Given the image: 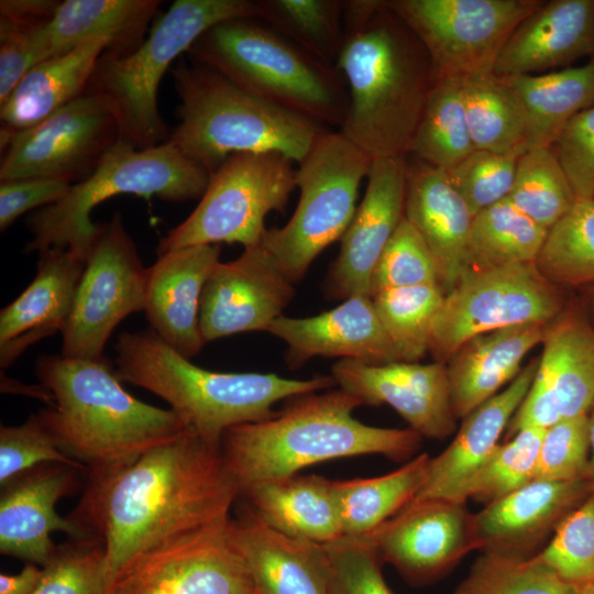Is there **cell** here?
<instances>
[{"mask_svg":"<svg viewBox=\"0 0 594 594\" xmlns=\"http://www.w3.org/2000/svg\"><path fill=\"white\" fill-rule=\"evenodd\" d=\"M239 496L221 449L187 428L129 465L88 473L69 517L102 543L111 580L170 539L228 522Z\"/></svg>","mask_w":594,"mask_h":594,"instance_id":"obj_1","label":"cell"},{"mask_svg":"<svg viewBox=\"0 0 594 594\" xmlns=\"http://www.w3.org/2000/svg\"><path fill=\"white\" fill-rule=\"evenodd\" d=\"M336 68L349 108L340 132L372 160L406 156L433 85L429 55L385 0L343 1Z\"/></svg>","mask_w":594,"mask_h":594,"instance_id":"obj_2","label":"cell"},{"mask_svg":"<svg viewBox=\"0 0 594 594\" xmlns=\"http://www.w3.org/2000/svg\"><path fill=\"white\" fill-rule=\"evenodd\" d=\"M35 375L52 396L36 415L58 447L88 473L129 465L188 427L170 408L128 393L111 363L41 355Z\"/></svg>","mask_w":594,"mask_h":594,"instance_id":"obj_3","label":"cell"},{"mask_svg":"<svg viewBox=\"0 0 594 594\" xmlns=\"http://www.w3.org/2000/svg\"><path fill=\"white\" fill-rule=\"evenodd\" d=\"M361 405L342 388L312 392L293 397L271 418L227 430L220 449L240 490L333 459L382 454L402 462L414 458L422 437L410 428L361 422L353 416Z\"/></svg>","mask_w":594,"mask_h":594,"instance_id":"obj_4","label":"cell"},{"mask_svg":"<svg viewBox=\"0 0 594 594\" xmlns=\"http://www.w3.org/2000/svg\"><path fill=\"white\" fill-rule=\"evenodd\" d=\"M114 352L121 381L164 399L189 429L218 448L230 428L273 417L277 402L337 385L331 374L292 380L274 373L205 370L167 345L151 329L120 333Z\"/></svg>","mask_w":594,"mask_h":594,"instance_id":"obj_5","label":"cell"},{"mask_svg":"<svg viewBox=\"0 0 594 594\" xmlns=\"http://www.w3.org/2000/svg\"><path fill=\"white\" fill-rule=\"evenodd\" d=\"M169 72L179 123L166 142L210 174L241 152H278L298 164L328 131L188 57L178 58Z\"/></svg>","mask_w":594,"mask_h":594,"instance_id":"obj_6","label":"cell"},{"mask_svg":"<svg viewBox=\"0 0 594 594\" xmlns=\"http://www.w3.org/2000/svg\"><path fill=\"white\" fill-rule=\"evenodd\" d=\"M250 94L321 127L341 128L349 108L344 77L256 18L208 29L185 54Z\"/></svg>","mask_w":594,"mask_h":594,"instance_id":"obj_7","label":"cell"},{"mask_svg":"<svg viewBox=\"0 0 594 594\" xmlns=\"http://www.w3.org/2000/svg\"><path fill=\"white\" fill-rule=\"evenodd\" d=\"M257 15V2L252 0H176L134 51L124 56L102 53L85 94L106 102L120 141L138 150L161 145L169 132L158 111L157 91L173 62L215 24Z\"/></svg>","mask_w":594,"mask_h":594,"instance_id":"obj_8","label":"cell"},{"mask_svg":"<svg viewBox=\"0 0 594 594\" xmlns=\"http://www.w3.org/2000/svg\"><path fill=\"white\" fill-rule=\"evenodd\" d=\"M209 178V170L170 143L138 150L119 140L87 179L26 218L32 239L24 252L65 248L86 260L98 228L90 212L100 202L121 194L172 202L200 199Z\"/></svg>","mask_w":594,"mask_h":594,"instance_id":"obj_9","label":"cell"},{"mask_svg":"<svg viewBox=\"0 0 594 594\" xmlns=\"http://www.w3.org/2000/svg\"><path fill=\"white\" fill-rule=\"evenodd\" d=\"M372 161L340 131H326L298 163V205L283 228L267 229L261 243L293 284L302 279L328 245L343 237Z\"/></svg>","mask_w":594,"mask_h":594,"instance_id":"obj_10","label":"cell"},{"mask_svg":"<svg viewBox=\"0 0 594 594\" xmlns=\"http://www.w3.org/2000/svg\"><path fill=\"white\" fill-rule=\"evenodd\" d=\"M295 162L278 152L230 155L213 173L195 210L161 239L157 253L195 245L256 246L265 218L283 211L296 187Z\"/></svg>","mask_w":594,"mask_h":594,"instance_id":"obj_11","label":"cell"},{"mask_svg":"<svg viewBox=\"0 0 594 594\" xmlns=\"http://www.w3.org/2000/svg\"><path fill=\"white\" fill-rule=\"evenodd\" d=\"M565 308L559 287L535 263L470 270L444 296L429 351L446 363L475 336L525 323L548 324Z\"/></svg>","mask_w":594,"mask_h":594,"instance_id":"obj_12","label":"cell"},{"mask_svg":"<svg viewBox=\"0 0 594 594\" xmlns=\"http://www.w3.org/2000/svg\"><path fill=\"white\" fill-rule=\"evenodd\" d=\"M540 0H389L426 48L433 81L492 73L514 29Z\"/></svg>","mask_w":594,"mask_h":594,"instance_id":"obj_13","label":"cell"},{"mask_svg":"<svg viewBox=\"0 0 594 594\" xmlns=\"http://www.w3.org/2000/svg\"><path fill=\"white\" fill-rule=\"evenodd\" d=\"M146 268L122 216L98 224L85 260L69 320L62 332V355L100 360L116 327L144 310Z\"/></svg>","mask_w":594,"mask_h":594,"instance_id":"obj_14","label":"cell"},{"mask_svg":"<svg viewBox=\"0 0 594 594\" xmlns=\"http://www.w3.org/2000/svg\"><path fill=\"white\" fill-rule=\"evenodd\" d=\"M0 135V182L51 178L69 185L87 179L120 140L112 112L89 94L33 127Z\"/></svg>","mask_w":594,"mask_h":594,"instance_id":"obj_15","label":"cell"},{"mask_svg":"<svg viewBox=\"0 0 594 594\" xmlns=\"http://www.w3.org/2000/svg\"><path fill=\"white\" fill-rule=\"evenodd\" d=\"M228 522L140 554L111 578L108 594H258Z\"/></svg>","mask_w":594,"mask_h":594,"instance_id":"obj_16","label":"cell"},{"mask_svg":"<svg viewBox=\"0 0 594 594\" xmlns=\"http://www.w3.org/2000/svg\"><path fill=\"white\" fill-rule=\"evenodd\" d=\"M366 537L382 562L414 587L440 581L479 550L475 514L450 498L414 499Z\"/></svg>","mask_w":594,"mask_h":594,"instance_id":"obj_17","label":"cell"},{"mask_svg":"<svg viewBox=\"0 0 594 594\" xmlns=\"http://www.w3.org/2000/svg\"><path fill=\"white\" fill-rule=\"evenodd\" d=\"M295 295L271 253L245 248L235 260L219 262L201 295L199 329L205 343L250 331H267Z\"/></svg>","mask_w":594,"mask_h":594,"instance_id":"obj_18","label":"cell"},{"mask_svg":"<svg viewBox=\"0 0 594 594\" xmlns=\"http://www.w3.org/2000/svg\"><path fill=\"white\" fill-rule=\"evenodd\" d=\"M331 375L339 388L363 405H389L422 438L443 440L457 429L444 362L370 364L341 359Z\"/></svg>","mask_w":594,"mask_h":594,"instance_id":"obj_19","label":"cell"},{"mask_svg":"<svg viewBox=\"0 0 594 594\" xmlns=\"http://www.w3.org/2000/svg\"><path fill=\"white\" fill-rule=\"evenodd\" d=\"M407 155L375 158L361 204L327 276L332 299L371 296L374 268L404 218Z\"/></svg>","mask_w":594,"mask_h":594,"instance_id":"obj_20","label":"cell"},{"mask_svg":"<svg viewBox=\"0 0 594 594\" xmlns=\"http://www.w3.org/2000/svg\"><path fill=\"white\" fill-rule=\"evenodd\" d=\"M77 468L63 463H44L14 476L1 485L0 552L43 568L57 544L53 531L70 538L89 537L68 516L62 517L55 506L78 487Z\"/></svg>","mask_w":594,"mask_h":594,"instance_id":"obj_21","label":"cell"},{"mask_svg":"<svg viewBox=\"0 0 594 594\" xmlns=\"http://www.w3.org/2000/svg\"><path fill=\"white\" fill-rule=\"evenodd\" d=\"M587 480H534L475 514L479 550L530 559L563 518L590 495Z\"/></svg>","mask_w":594,"mask_h":594,"instance_id":"obj_22","label":"cell"},{"mask_svg":"<svg viewBox=\"0 0 594 594\" xmlns=\"http://www.w3.org/2000/svg\"><path fill=\"white\" fill-rule=\"evenodd\" d=\"M219 256V244L187 246L158 255L146 268L143 311L150 329L189 360L205 344L199 329L200 300Z\"/></svg>","mask_w":594,"mask_h":594,"instance_id":"obj_23","label":"cell"},{"mask_svg":"<svg viewBox=\"0 0 594 594\" xmlns=\"http://www.w3.org/2000/svg\"><path fill=\"white\" fill-rule=\"evenodd\" d=\"M267 332L287 344L286 362L292 369L318 355L370 364L399 361L371 296L348 298L333 309L312 317L280 316L272 322Z\"/></svg>","mask_w":594,"mask_h":594,"instance_id":"obj_24","label":"cell"},{"mask_svg":"<svg viewBox=\"0 0 594 594\" xmlns=\"http://www.w3.org/2000/svg\"><path fill=\"white\" fill-rule=\"evenodd\" d=\"M227 534L258 594H328L326 546L286 535L249 507L230 517Z\"/></svg>","mask_w":594,"mask_h":594,"instance_id":"obj_25","label":"cell"},{"mask_svg":"<svg viewBox=\"0 0 594 594\" xmlns=\"http://www.w3.org/2000/svg\"><path fill=\"white\" fill-rule=\"evenodd\" d=\"M594 57V0H551L525 18L501 48L493 73L543 74Z\"/></svg>","mask_w":594,"mask_h":594,"instance_id":"obj_26","label":"cell"},{"mask_svg":"<svg viewBox=\"0 0 594 594\" xmlns=\"http://www.w3.org/2000/svg\"><path fill=\"white\" fill-rule=\"evenodd\" d=\"M404 217L428 245L447 295L469 271L473 216L444 169L415 156L407 160Z\"/></svg>","mask_w":594,"mask_h":594,"instance_id":"obj_27","label":"cell"},{"mask_svg":"<svg viewBox=\"0 0 594 594\" xmlns=\"http://www.w3.org/2000/svg\"><path fill=\"white\" fill-rule=\"evenodd\" d=\"M85 260L69 249L38 252L30 285L0 311V366L9 367L35 342L63 332L73 311Z\"/></svg>","mask_w":594,"mask_h":594,"instance_id":"obj_28","label":"cell"},{"mask_svg":"<svg viewBox=\"0 0 594 594\" xmlns=\"http://www.w3.org/2000/svg\"><path fill=\"white\" fill-rule=\"evenodd\" d=\"M539 364L531 360L499 393L466 415L440 454L430 458L426 481L415 499H457L466 480L499 444L502 433L525 398Z\"/></svg>","mask_w":594,"mask_h":594,"instance_id":"obj_29","label":"cell"},{"mask_svg":"<svg viewBox=\"0 0 594 594\" xmlns=\"http://www.w3.org/2000/svg\"><path fill=\"white\" fill-rule=\"evenodd\" d=\"M546 327L525 323L475 336L446 361L458 419L499 393L519 374L527 353L542 342Z\"/></svg>","mask_w":594,"mask_h":594,"instance_id":"obj_30","label":"cell"},{"mask_svg":"<svg viewBox=\"0 0 594 594\" xmlns=\"http://www.w3.org/2000/svg\"><path fill=\"white\" fill-rule=\"evenodd\" d=\"M261 520L295 538L330 543L343 536L332 481L316 474L265 480L240 490Z\"/></svg>","mask_w":594,"mask_h":594,"instance_id":"obj_31","label":"cell"},{"mask_svg":"<svg viewBox=\"0 0 594 594\" xmlns=\"http://www.w3.org/2000/svg\"><path fill=\"white\" fill-rule=\"evenodd\" d=\"M109 42L89 40L34 66L0 105L1 131L13 133L37 124L82 96Z\"/></svg>","mask_w":594,"mask_h":594,"instance_id":"obj_32","label":"cell"},{"mask_svg":"<svg viewBox=\"0 0 594 594\" xmlns=\"http://www.w3.org/2000/svg\"><path fill=\"white\" fill-rule=\"evenodd\" d=\"M160 0H65L47 24L51 55L64 54L96 38L109 42L105 52L124 56L144 40Z\"/></svg>","mask_w":594,"mask_h":594,"instance_id":"obj_33","label":"cell"},{"mask_svg":"<svg viewBox=\"0 0 594 594\" xmlns=\"http://www.w3.org/2000/svg\"><path fill=\"white\" fill-rule=\"evenodd\" d=\"M537 374L563 418L587 415L594 405V326L565 308L546 327Z\"/></svg>","mask_w":594,"mask_h":594,"instance_id":"obj_34","label":"cell"},{"mask_svg":"<svg viewBox=\"0 0 594 594\" xmlns=\"http://www.w3.org/2000/svg\"><path fill=\"white\" fill-rule=\"evenodd\" d=\"M526 122V151L551 146L564 125L594 106V57L581 66L504 77Z\"/></svg>","mask_w":594,"mask_h":594,"instance_id":"obj_35","label":"cell"},{"mask_svg":"<svg viewBox=\"0 0 594 594\" xmlns=\"http://www.w3.org/2000/svg\"><path fill=\"white\" fill-rule=\"evenodd\" d=\"M430 458L424 452L381 476L332 481L343 536H366L414 501Z\"/></svg>","mask_w":594,"mask_h":594,"instance_id":"obj_36","label":"cell"},{"mask_svg":"<svg viewBox=\"0 0 594 594\" xmlns=\"http://www.w3.org/2000/svg\"><path fill=\"white\" fill-rule=\"evenodd\" d=\"M462 80L465 118L475 150L526 152L525 114L504 77L477 74Z\"/></svg>","mask_w":594,"mask_h":594,"instance_id":"obj_37","label":"cell"},{"mask_svg":"<svg viewBox=\"0 0 594 594\" xmlns=\"http://www.w3.org/2000/svg\"><path fill=\"white\" fill-rule=\"evenodd\" d=\"M547 234V229L503 199L473 217L469 271L535 263Z\"/></svg>","mask_w":594,"mask_h":594,"instance_id":"obj_38","label":"cell"},{"mask_svg":"<svg viewBox=\"0 0 594 594\" xmlns=\"http://www.w3.org/2000/svg\"><path fill=\"white\" fill-rule=\"evenodd\" d=\"M474 150L465 118L462 80H435L409 154L448 170Z\"/></svg>","mask_w":594,"mask_h":594,"instance_id":"obj_39","label":"cell"},{"mask_svg":"<svg viewBox=\"0 0 594 594\" xmlns=\"http://www.w3.org/2000/svg\"><path fill=\"white\" fill-rule=\"evenodd\" d=\"M257 19L317 58L336 66L343 38V1L257 0Z\"/></svg>","mask_w":594,"mask_h":594,"instance_id":"obj_40","label":"cell"},{"mask_svg":"<svg viewBox=\"0 0 594 594\" xmlns=\"http://www.w3.org/2000/svg\"><path fill=\"white\" fill-rule=\"evenodd\" d=\"M556 286L594 284V199H576L548 231L535 262Z\"/></svg>","mask_w":594,"mask_h":594,"instance_id":"obj_41","label":"cell"},{"mask_svg":"<svg viewBox=\"0 0 594 594\" xmlns=\"http://www.w3.org/2000/svg\"><path fill=\"white\" fill-rule=\"evenodd\" d=\"M444 296L438 285L384 289L371 295L399 361L418 362L429 351L432 323Z\"/></svg>","mask_w":594,"mask_h":594,"instance_id":"obj_42","label":"cell"},{"mask_svg":"<svg viewBox=\"0 0 594 594\" xmlns=\"http://www.w3.org/2000/svg\"><path fill=\"white\" fill-rule=\"evenodd\" d=\"M507 199L548 231L571 209L576 197L552 146L520 155Z\"/></svg>","mask_w":594,"mask_h":594,"instance_id":"obj_43","label":"cell"},{"mask_svg":"<svg viewBox=\"0 0 594 594\" xmlns=\"http://www.w3.org/2000/svg\"><path fill=\"white\" fill-rule=\"evenodd\" d=\"M543 432L527 428L499 443L466 480L457 501L472 498L486 506L534 481Z\"/></svg>","mask_w":594,"mask_h":594,"instance_id":"obj_44","label":"cell"},{"mask_svg":"<svg viewBox=\"0 0 594 594\" xmlns=\"http://www.w3.org/2000/svg\"><path fill=\"white\" fill-rule=\"evenodd\" d=\"M554 571L530 559L482 553L451 594H579Z\"/></svg>","mask_w":594,"mask_h":594,"instance_id":"obj_45","label":"cell"},{"mask_svg":"<svg viewBox=\"0 0 594 594\" xmlns=\"http://www.w3.org/2000/svg\"><path fill=\"white\" fill-rule=\"evenodd\" d=\"M534 558L578 590L594 585V493L563 518Z\"/></svg>","mask_w":594,"mask_h":594,"instance_id":"obj_46","label":"cell"},{"mask_svg":"<svg viewBox=\"0 0 594 594\" xmlns=\"http://www.w3.org/2000/svg\"><path fill=\"white\" fill-rule=\"evenodd\" d=\"M33 594H108L110 575L102 543L94 537L57 544Z\"/></svg>","mask_w":594,"mask_h":594,"instance_id":"obj_47","label":"cell"},{"mask_svg":"<svg viewBox=\"0 0 594 594\" xmlns=\"http://www.w3.org/2000/svg\"><path fill=\"white\" fill-rule=\"evenodd\" d=\"M524 153L474 150L454 167L446 170L473 217L508 197L518 158Z\"/></svg>","mask_w":594,"mask_h":594,"instance_id":"obj_48","label":"cell"},{"mask_svg":"<svg viewBox=\"0 0 594 594\" xmlns=\"http://www.w3.org/2000/svg\"><path fill=\"white\" fill-rule=\"evenodd\" d=\"M421 285H438L436 263L422 237L404 217L374 268L371 295Z\"/></svg>","mask_w":594,"mask_h":594,"instance_id":"obj_49","label":"cell"},{"mask_svg":"<svg viewBox=\"0 0 594 594\" xmlns=\"http://www.w3.org/2000/svg\"><path fill=\"white\" fill-rule=\"evenodd\" d=\"M590 475L587 415L563 418L543 432L534 480L574 481Z\"/></svg>","mask_w":594,"mask_h":594,"instance_id":"obj_50","label":"cell"},{"mask_svg":"<svg viewBox=\"0 0 594 594\" xmlns=\"http://www.w3.org/2000/svg\"><path fill=\"white\" fill-rule=\"evenodd\" d=\"M324 546L328 594H394L382 572L384 563L366 536H342Z\"/></svg>","mask_w":594,"mask_h":594,"instance_id":"obj_51","label":"cell"},{"mask_svg":"<svg viewBox=\"0 0 594 594\" xmlns=\"http://www.w3.org/2000/svg\"><path fill=\"white\" fill-rule=\"evenodd\" d=\"M44 463H63L88 472L58 447L36 415L19 426L0 428V485Z\"/></svg>","mask_w":594,"mask_h":594,"instance_id":"obj_52","label":"cell"},{"mask_svg":"<svg viewBox=\"0 0 594 594\" xmlns=\"http://www.w3.org/2000/svg\"><path fill=\"white\" fill-rule=\"evenodd\" d=\"M48 23L20 24L0 20V105L34 66L52 57Z\"/></svg>","mask_w":594,"mask_h":594,"instance_id":"obj_53","label":"cell"},{"mask_svg":"<svg viewBox=\"0 0 594 594\" xmlns=\"http://www.w3.org/2000/svg\"><path fill=\"white\" fill-rule=\"evenodd\" d=\"M551 146L576 199H594V106L574 116Z\"/></svg>","mask_w":594,"mask_h":594,"instance_id":"obj_54","label":"cell"},{"mask_svg":"<svg viewBox=\"0 0 594 594\" xmlns=\"http://www.w3.org/2000/svg\"><path fill=\"white\" fill-rule=\"evenodd\" d=\"M72 185L51 178L0 182V229L7 230L21 215L59 201Z\"/></svg>","mask_w":594,"mask_h":594,"instance_id":"obj_55","label":"cell"},{"mask_svg":"<svg viewBox=\"0 0 594 594\" xmlns=\"http://www.w3.org/2000/svg\"><path fill=\"white\" fill-rule=\"evenodd\" d=\"M58 0H1L0 20L20 24L48 23L55 16Z\"/></svg>","mask_w":594,"mask_h":594,"instance_id":"obj_56","label":"cell"},{"mask_svg":"<svg viewBox=\"0 0 594 594\" xmlns=\"http://www.w3.org/2000/svg\"><path fill=\"white\" fill-rule=\"evenodd\" d=\"M43 570L26 562L18 574L0 575V594H33L42 579Z\"/></svg>","mask_w":594,"mask_h":594,"instance_id":"obj_57","label":"cell"},{"mask_svg":"<svg viewBox=\"0 0 594 594\" xmlns=\"http://www.w3.org/2000/svg\"><path fill=\"white\" fill-rule=\"evenodd\" d=\"M588 441H590V475L591 492L594 493V405L587 414Z\"/></svg>","mask_w":594,"mask_h":594,"instance_id":"obj_58","label":"cell"},{"mask_svg":"<svg viewBox=\"0 0 594 594\" xmlns=\"http://www.w3.org/2000/svg\"><path fill=\"white\" fill-rule=\"evenodd\" d=\"M586 287H588L587 288V299H588V305H590L591 312H592L593 318H594V284L590 285V286H586Z\"/></svg>","mask_w":594,"mask_h":594,"instance_id":"obj_59","label":"cell"},{"mask_svg":"<svg viewBox=\"0 0 594 594\" xmlns=\"http://www.w3.org/2000/svg\"><path fill=\"white\" fill-rule=\"evenodd\" d=\"M587 594H594V585L584 587Z\"/></svg>","mask_w":594,"mask_h":594,"instance_id":"obj_60","label":"cell"},{"mask_svg":"<svg viewBox=\"0 0 594 594\" xmlns=\"http://www.w3.org/2000/svg\"><path fill=\"white\" fill-rule=\"evenodd\" d=\"M579 594H587L585 588L580 590Z\"/></svg>","mask_w":594,"mask_h":594,"instance_id":"obj_61","label":"cell"}]
</instances>
